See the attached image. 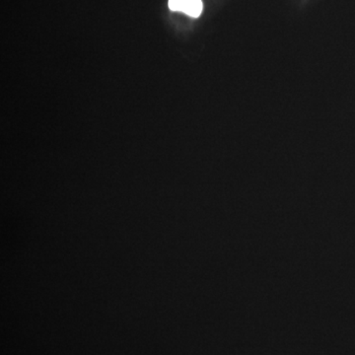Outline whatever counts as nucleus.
Segmentation results:
<instances>
[{
    "instance_id": "1",
    "label": "nucleus",
    "mask_w": 355,
    "mask_h": 355,
    "mask_svg": "<svg viewBox=\"0 0 355 355\" xmlns=\"http://www.w3.org/2000/svg\"><path fill=\"white\" fill-rule=\"evenodd\" d=\"M168 4L172 11L183 12L193 18H198L203 9L202 0H169Z\"/></svg>"
}]
</instances>
